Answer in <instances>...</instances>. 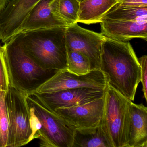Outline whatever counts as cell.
I'll return each instance as SVG.
<instances>
[{
  "label": "cell",
  "mask_w": 147,
  "mask_h": 147,
  "mask_svg": "<svg viewBox=\"0 0 147 147\" xmlns=\"http://www.w3.org/2000/svg\"><path fill=\"white\" fill-rule=\"evenodd\" d=\"M107 84L133 102L141 82L138 58L129 42L106 38L102 46L100 69Z\"/></svg>",
  "instance_id": "cell-1"
},
{
  "label": "cell",
  "mask_w": 147,
  "mask_h": 147,
  "mask_svg": "<svg viewBox=\"0 0 147 147\" xmlns=\"http://www.w3.org/2000/svg\"><path fill=\"white\" fill-rule=\"evenodd\" d=\"M66 27L59 26L20 32L24 51L44 70L67 69Z\"/></svg>",
  "instance_id": "cell-2"
},
{
  "label": "cell",
  "mask_w": 147,
  "mask_h": 147,
  "mask_svg": "<svg viewBox=\"0 0 147 147\" xmlns=\"http://www.w3.org/2000/svg\"><path fill=\"white\" fill-rule=\"evenodd\" d=\"M10 86L28 95L57 71H46L38 66L26 54L21 34H17L2 46Z\"/></svg>",
  "instance_id": "cell-3"
},
{
  "label": "cell",
  "mask_w": 147,
  "mask_h": 147,
  "mask_svg": "<svg viewBox=\"0 0 147 147\" xmlns=\"http://www.w3.org/2000/svg\"><path fill=\"white\" fill-rule=\"evenodd\" d=\"M131 102L107 85L100 125L112 147H128Z\"/></svg>",
  "instance_id": "cell-4"
},
{
  "label": "cell",
  "mask_w": 147,
  "mask_h": 147,
  "mask_svg": "<svg viewBox=\"0 0 147 147\" xmlns=\"http://www.w3.org/2000/svg\"><path fill=\"white\" fill-rule=\"evenodd\" d=\"M27 95L11 86L5 95L9 123L7 147H20L34 139L30 127Z\"/></svg>",
  "instance_id": "cell-5"
},
{
  "label": "cell",
  "mask_w": 147,
  "mask_h": 147,
  "mask_svg": "<svg viewBox=\"0 0 147 147\" xmlns=\"http://www.w3.org/2000/svg\"><path fill=\"white\" fill-rule=\"evenodd\" d=\"M27 100L42 125L37 134V138L40 139L39 146L72 147L75 129L48 110L32 94L27 96Z\"/></svg>",
  "instance_id": "cell-6"
},
{
  "label": "cell",
  "mask_w": 147,
  "mask_h": 147,
  "mask_svg": "<svg viewBox=\"0 0 147 147\" xmlns=\"http://www.w3.org/2000/svg\"><path fill=\"white\" fill-rule=\"evenodd\" d=\"M67 49L81 53L90 61L91 70L100 69L103 42L105 39L101 33L80 26L77 23L66 27Z\"/></svg>",
  "instance_id": "cell-7"
},
{
  "label": "cell",
  "mask_w": 147,
  "mask_h": 147,
  "mask_svg": "<svg viewBox=\"0 0 147 147\" xmlns=\"http://www.w3.org/2000/svg\"><path fill=\"white\" fill-rule=\"evenodd\" d=\"M107 85L106 77L100 69L92 70L83 75L76 74L64 69L56 72L35 92H53L83 87L105 89Z\"/></svg>",
  "instance_id": "cell-8"
},
{
  "label": "cell",
  "mask_w": 147,
  "mask_h": 147,
  "mask_svg": "<svg viewBox=\"0 0 147 147\" xmlns=\"http://www.w3.org/2000/svg\"><path fill=\"white\" fill-rule=\"evenodd\" d=\"M105 89L80 88L49 93L32 94L52 112L59 108L81 105L104 97Z\"/></svg>",
  "instance_id": "cell-9"
},
{
  "label": "cell",
  "mask_w": 147,
  "mask_h": 147,
  "mask_svg": "<svg viewBox=\"0 0 147 147\" xmlns=\"http://www.w3.org/2000/svg\"><path fill=\"white\" fill-rule=\"evenodd\" d=\"M104 107L105 96L81 105L59 108L53 113L75 129H83L100 125Z\"/></svg>",
  "instance_id": "cell-10"
},
{
  "label": "cell",
  "mask_w": 147,
  "mask_h": 147,
  "mask_svg": "<svg viewBox=\"0 0 147 147\" xmlns=\"http://www.w3.org/2000/svg\"><path fill=\"white\" fill-rule=\"evenodd\" d=\"M40 0H10L0 13V41L6 42L20 32L25 19Z\"/></svg>",
  "instance_id": "cell-11"
},
{
  "label": "cell",
  "mask_w": 147,
  "mask_h": 147,
  "mask_svg": "<svg viewBox=\"0 0 147 147\" xmlns=\"http://www.w3.org/2000/svg\"><path fill=\"white\" fill-rule=\"evenodd\" d=\"M101 33L106 38L121 42L134 38L147 40V21L103 20Z\"/></svg>",
  "instance_id": "cell-12"
},
{
  "label": "cell",
  "mask_w": 147,
  "mask_h": 147,
  "mask_svg": "<svg viewBox=\"0 0 147 147\" xmlns=\"http://www.w3.org/2000/svg\"><path fill=\"white\" fill-rule=\"evenodd\" d=\"M53 0H40L30 11L24 20L20 32L67 26L57 19L52 13Z\"/></svg>",
  "instance_id": "cell-13"
},
{
  "label": "cell",
  "mask_w": 147,
  "mask_h": 147,
  "mask_svg": "<svg viewBox=\"0 0 147 147\" xmlns=\"http://www.w3.org/2000/svg\"><path fill=\"white\" fill-rule=\"evenodd\" d=\"M128 147H147V108L131 102Z\"/></svg>",
  "instance_id": "cell-14"
},
{
  "label": "cell",
  "mask_w": 147,
  "mask_h": 147,
  "mask_svg": "<svg viewBox=\"0 0 147 147\" xmlns=\"http://www.w3.org/2000/svg\"><path fill=\"white\" fill-rule=\"evenodd\" d=\"M121 0H82L80 2L78 23H101L104 17Z\"/></svg>",
  "instance_id": "cell-15"
},
{
  "label": "cell",
  "mask_w": 147,
  "mask_h": 147,
  "mask_svg": "<svg viewBox=\"0 0 147 147\" xmlns=\"http://www.w3.org/2000/svg\"><path fill=\"white\" fill-rule=\"evenodd\" d=\"M72 147H112L100 125L75 130Z\"/></svg>",
  "instance_id": "cell-16"
},
{
  "label": "cell",
  "mask_w": 147,
  "mask_h": 147,
  "mask_svg": "<svg viewBox=\"0 0 147 147\" xmlns=\"http://www.w3.org/2000/svg\"><path fill=\"white\" fill-rule=\"evenodd\" d=\"M51 6L55 17L67 26L78 23L80 8L79 0H53Z\"/></svg>",
  "instance_id": "cell-17"
},
{
  "label": "cell",
  "mask_w": 147,
  "mask_h": 147,
  "mask_svg": "<svg viewBox=\"0 0 147 147\" xmlns=\"http://www.w3.org/2000/svg\"><path fill=\"white\" fill-rule=\"evenodd\" d=\"M113 21H147V7H114L102 20Z\"/></svg>",
  "instance_id": "cell-18"
},
{
  "label": "cell",
  "mask_w": 147,
  "mask_h": 147,
  "mask_svg": "<svg viewBox=\"0 0 147 147\" xmlns=\"http://www.w3.org/2000/svg\"><path fill=\"white\" fill-rule=\"evenodd\" d=\"M67 70L78 75L86 74L92 71L90 61L80 52L67 49Z\"/></svg>",
  "instance_id": "cell-19"
},
{
  "label": "cell",
  "mask_w": 147,
  "mask_h": 147,
  "mask_svg": "<svg viewBox=\"0 0 147 147\" xmlns=\"http://www.w3.org/2000/svg\"><path fill=\"white\" fill-rule=\"evenodd\" d=\"M6 92L0 91V147H7L9 123L5 102Z\"/></svg>",
  "instance_id": "cell-20"
},
{
  "label": "cell",
  "mask_w": 147,
  "mask_h": 147,
  "mask_svg": "<svg viewBox=\"0 0 147 147\" xmlns=\"http://www.w3.org/2000/svg\"><path fill=\"white\" fill-rule=\"evenodd\" d=\"M10 86L9 76L2 46L0 45V91L6 92Z\"/></svg>",
  "instance_id": "cell-21"
},
{
  "label": "cell",
  "mask_w": 147,
  "mask_h": 147,
  "mask_svg": "<svg viewBox=\"0 0 147 147\" xmlns=\"http://www.w3.org/2000/svg\"><path fill=\"white\" fill-rule=\"evenodd\" d=\"M141 67V82L145 100H147V56L143 55L138 58Z\"/></svg>",
  "instance_id": "cell-22"
},
{
  "label": "cell",
  "mask_w": 147,
  "mask_h": 147,
  "mask_svg": "<svg viewBox=\"0 0 147 147\" xmlns=\"http://www.w3.org/2000/svg\"><path fill=\"white\" fill-rule=\"evenodd\" d=\"M29 107H30V127L32 130L33 138L35 139V138H37L38 133L42 128V125L38 117H37L34 113L33 107L30 106H29Z\"/></svg>",
  "instance_id": "cell-23"
},
{
  "label": "cell",
  "mask_w": 147,
  "mask_h": 147,
  "mask_svg": "<svg viewBox=\"0 0 147 147\" xmlns=\"http://www.w3.org/2000/svg\"><path fill=\"white\" fill-rule=\"evenodd\" d=\"M116 7H147V0H121Z\"/></svg>",
  "instance_id": "cell-24"
},
{
  "label": "cell",
  "mask_w": 147,
  "mask_h": 147,
  "mask_svg": "<svg viewBox=\"0 0 147 147\" xmlns=\"http://www.w3.org/2000/svg\"><path fill=\"white\" fill-rule=\"evenodd\" d=\"M9 0H0V13L5 8Z\"/></svg>",
  "instance_id": "cell-25"
},
{
  "label": "cell",
  "mask_w": 147,
  "mask_h": 147,
  "mask_svg": "<svg viewBox=\"0 0 147 147\" xmlns=\"http://www.w3.org/2000/svg\"><path fill=\"white\" fill-rule=\"evenodd\" d=\"M82 0H79V1H80V2H81V1H82Z\"/></svg>",
  "instance_id": "cell-26"
}]
</instances>
